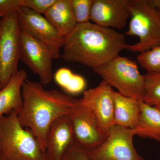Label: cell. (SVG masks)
<instances>
[{
	"label": "cell",
	"instance_id": "cell-1",
	"mask_svg": "<svg viewBox=\"0 0 160 160\" xmlns=\"http://www.w3.org/2000/svg\"><path fill=\"white\" fill-rule=\"evenodd\" d=\"M126 44L125 35L114 29L90 22L77 24L64 38L62 56L93 69L118 56Z\"/></svg>",
	"mask_w": 160,
	"mask_h": 160
},
{
	"label": "cell",
	"instance_id": "cell-2",
	"mask_svg": "<svg viewBox=\"0 0 160 160\" xmlns=\"http://www.w3.org/2000/svg\"><path fill=\"white\" fill-rule=\"evenodd\" d=\"M22 91L23 105L18 113L19 122L32 132L45 153L46 135L52 123L68 114L77 99L56 89L45 90L41 83L27 79Z\"/></svg>",
	"mask_w": 160,
	"mask_h": 160
},
{
	"label": "cell",
	"instance_id": "cell-3",
	"mask_svg": "<svg viewBox=\"0 0 160 160\" xmlns=\"http://www.w3.org/2000/svg\"><path fill=\"white\" fill-rule=\"evenodd\" d=\"M18 112L0 117V156L2 160H45L36 138L20 124Z\"/></svg>",
	"mask_w": 160,
	"mask_h": 160
},
{
	"label": "cell",
	"instance_id": "cell-4",
	"mask_svg": "<svg viewBox=\"0 0 160 160\" xmlns=\"http://www.w3.org/2000/svg\"><path fill=\"white\" fill-rule=\"evenodd\" d=\"M130 21L124 35L137 36L139 42L126 44L125 49L133 52L147 51L160 45V17L150 0H130Z\"/></svg>",
	"mask_w": 160,
	"mask_h": 160
},
{
	"label": "cell",
	"instance_id": "cell-5",
	"mask_svg": "<svg viewBox=\"0 0 160 160\" xmlns=\"http://www.w3.org/2000/svg\"><path fill=\"white\" fill-rule=\"evenodd\" d=\"M92 70L109 86L116 88L120 94L143 102L145 93L144 75L133 60L118 55Z\"/></svg>",
	"mask_w": 160,
	"mask_h": 160
},
{
	"label": "cell",
	"instance_id": "cell-6",
	"mask_svg": "<svg viewBox=\"0 0 160 160\" xmlns=\"http://www.w3.org/2000/svg\"><path fill=\"white\" fill-rule=\"evenodd\" d=\"M21 31L18 12L7 15L0 19V81L2 89L18 71Z\"/></svg>",
	"mask_w": 160,
	"mask_h": 160
},
{
	"label": "cell",
	"instance_id": "cell-7",
	"mask_svg": "<svg viewBox=\"0 0 160 160\" xmlns=\"http://www.w3.org/2000/svg\"><path fill=\"white\" fill-rule=\"evenodd\" d=\"M133 129L113 126L99 146L86 151L90 160H146L138 153L133 143Z\"/></svg>",
	"mask_w": 160,
	"mask_h": 160
},
{
	"label": "cell",
	"instance_id": "cell-8",
	"mask_svg": "<svg viewBox=\"0 0 160 160\" xmlns=\"http://www.w3.org/2000/svg\"><path fill=\"white\" fill-rule=\"evenodd\" d=\"M68 115L75 141L84 150L94 149L106 139L108 134L101 129L93 112L84 106L80 99H77L70 107Z\"/></svg>",
	"mask_w": 160,
	"mask_h": 160
},
{
	"label": "cell",
	"instance_id": "cell-9",
	"mask_svg": "<svg viewBox=\"0 0 160 160\" xmlns=\"http://www.w3.org/2000/svg\"><path fill=\"white\" fill-rule=\"evenodd\" d=\"M20 60L34 74L38 75L42 85L48 84L53 78V55L50 49L21 29Z\"/></svg>",
	"mask_w": 160,
	"mask_h": 160
},
{
	"label": "cell",
	"instance_id": "cell-10",
	"mask_svg": "<svg viewBox=\"0 0 160 160\" xmlns=\"http://www.w3.org/2000/svg\"><path fill=\"white\" fill-rule=\"evenodd\" d=\"M18 14L21 29L47 46L52 52L53 59L59 58L64 38L46 18L25 7L20 9Z\"/></svg>",
	"mask_w": 160,
	"mask_h": 160
},
{
	"label": "cell",
	"instance_id": "cell-11",
	"mask_svg": "<svg viewBox=\"0 0 160 160\" xmlns=\"http://www.w3.org/2000/svg\"><path fill=\"white\" fill-rule=\"evenodd\" d=\"M112 91L111 86L102 80L97 87L84 91L82 98L80 99L93 112L101 129L107 134L114 126Z\"/></svg>",
	"mask_w": 160,
	"mask_h": 160
},
{
	"label": "cell",
	"instance_id": "cell-12",
	"mask_svg": "<svg viewBox=\"0 0 160 160\" xmlns=\"http://www.w3.org/2000/svg\"><path fill=\"white\" fill-rule=\"evenodd\" d=\"M130 0H93L90 21L100 26L120 30L130 18Z\"/></svg>",
	"mask_w": 160,
	"mask_h": 160
},
{
	"label": "cell",
	"instance_id": "cell-13",
	"mask_svg": "<svg viewBox=\"0 0 160 160\" xmlns=\"http://www.w3.org/2000/svg\"><path fill=\"white\" fill-rule=\"evenodd\" d=\"M74 141L72 125L68 114L60 117L49 127L46 138L45 160H62Z\"/></svg>",
	"mask_w": 160,
	"mask_h": 160
},
{
	"label": "cell",
	"instance_id": "cell-14",
	"mask_svg": "<svg viewBox=\"0 0 160 160\" xmlns=\"http://www.w3.org/2000/svg\"><path fill=\"white\" fill-rule=\"evenodd\" d=\"M114 102V126L134 129L139 121L141 109L139 101L112 91Z\"/></svg>",
	"mask_w": 160,
	"mask_h": 160
},
{
	"label": "cell",
	"instance_id": "cell-15",
	"mask_svg": "<svg viewBox=\"0 0 160 160\" xmlns=\"http://www.w3.org/2000/svg\"><path fill=\"white\" fill-rule=\"evenodd\" d=\"M24 69L18 70L8 84L0 91V117L12 111L19 112L23 105L22 86L27 79Z\"/></svg>",
	"mask_w": 160,
	"mask_h": 160
},
{
	"label": "cell",
	"instance_id": "cell-16",
	"mask_svg": "<svg viewBox=\"0 0 160 160\" xmlns=\"http://www.w3.org/2000/svg\"><path fill=\"white\" fill-rule=\"evenodd\" d=\"M44 15L64 38L77 25L72 10L70 0H56Z\"/></svg>",
	"mask_w": 160,
	"mask_h": 160
},
{
	"label": "cell",
	"instance_id": "cell-17",
	"mask_svg": "<svg viewBox=\"0 0 160 160\" xmlns=\"http://www.w3.org/2000/svg\"><path fill=\"white\" fill-rule=\"evenodd\" d=\"M141 114L135 135L160 142V109L139 101Z\"/></svg>",
	"mask_w": 160,
	"mask_h": 160
},
{
	"label": "cell",
	"instance_id": "cell-18",
	"mask_svg": "<svg viewBox=\"0 0 160 160\" xmlns=\"http://www.w3.org/2000/svg\"><path fill=\"white\" fill-rule=\"evenodd\" d=\"M53 78L60 87L70 94H78L86 89V82L85 78L73 73L68 68L58 69Z\"/></svg>",
	"mask_w": 160,
	"mask_h": 160
},
{
	"label": "cell",
	"instance_id": "cell-19",
	"mask_svg": "<svg viewBox=\"0 0 160 160\" xmlns=\"http://www.w3.org/2000/svg\"><path fill=\"white\" fill-rule=\"evenodd\" d=\"M145 80L144 102L150 106L160 105V72H147L144 75Z\"/></svg>",
	"mask_w": 160,
	"mask_h": 160
},
{
	"label": "cell",
	"instance_id": "cell-20",
	"mask_svg": "<svg viewBox=\"0 0 160 160\" xmlns=\"http://www.w3.org/2000/svg\"><path fill=\"white\" fill-rule=\"evenodd\" d=\"M137 59L142 68L147 72H160V45L140 52Z\"/></svg>",
	"mask_w": 160,
	"mask_h": 160
},
{
	"label": "cell",
	"instance_id": "cell-21",
	"mask_svg": "<svg viewBox=\"0 0 160 160\" xmlns=\"http://www.w3.org/2000/svg\"><path fill=\"white\" fill-rule=\"evenodd\" d=\"M93 0H70L72 10L77 24L90 21V12Z\"/></svg>",
	"mask_w": 160,
	"mask_h": 160
},
{
	"label": "cell",
	"instance_id": "cell-22",
	"mask_svg": "<svg viewBox=\"0 0 160 160\" xmlns=\"http://www.w3.org/2000/svg\"><path fill=\"white\" fill-rule=\"evenodd\" d=\"M56 0H24V6L38 14L45 15Z\"/></svg>",
	"mask_w": 160,
	"mask_h": 160
},
{
	"label": "cell",
	"instance_id": "cell-23",
	"mask_svg": "<svg viewBox=\"0 0 160 160\" xmlns=\"http://www.w3.org/2000/svg\"><path fill=\"white\" fill-rule=\"evenodd\" d=\"M24 6V0H0V18L18 12Z\"/></svg>",
	"mask_w": 160,
	"mask_h": 160
},
{
	"label": "cell",
	"instance_id": "cell-24",
	"mask_svg": "<svg viewBox=\"0 0 160 160\" xmlns=\"http://www.w3.org/2000/svg\"><path fill=\"white\" fill-rule=\"evenodd\" d=\"M62 160H90L86 152L73 141L63 156Z\"/></svg>",
	"mask_w": 160,
	"mask_h": 160
},
{
	"label": "cell",
	"instance_id": "cell-25",
	"mask_svg": "<svg viewBox=\"0 0 160 160\" xmlns=\"http://www.w3.org/2000/svg\"><path fill=\"white\" fill-rule=\"evenodd\" d=\"M150 1L157 10L160 17V0H150Z\"/></svg>",
	"mask_w": 160,
	"mask_h": 160
},
{
	"label": "cell",
	"instance_id": "cell-26",
	"mask_svg": "<svg viewBox=\"0 0 160 160\" xmlns=\"http://www.w3.org/2000/svg\"><path fill=\"white\" fill-rule=\"evenodd\" d=\"M2 86H1V81H0V91H1V90H2Z\"/></svg>",
	"mask_w": 160,
	"mask_h": 160
},
{
	"label": "cell",
	"instance_id": "cell-27",
	"mask_svg": "<svg viewBox=\"0 0 160 160\" xmlns=\"http://www.w3.org/2000/svg\"><path fill=\"white\" fill-rule=\"evenodd\" d=\"M155 107H158V108H159V109H160V105H158V106H155Z\"/></svg>",
	"mask_w": 160,
	"mask_h": 160
},
{
	"label": "cell",
	"instance_id": "cell-28",
	"mask_svg": "<svg viewBox=\"0 0 160 160\" xmlns=\"http://www.w3.org/2000/svg\"><path fill=\"white\" fill-rule=\"evenodd\" d=\"M0 160H2V158H1V156H0Z\"/></svg>",
	"mask_w": 160,
	"mask_h": 160
}]
</instances>
